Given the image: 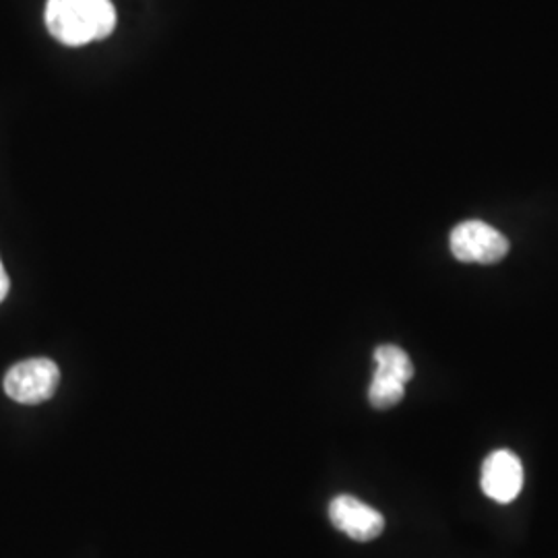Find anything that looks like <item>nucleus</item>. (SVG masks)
Returning <instances> with one entry per match:
<instances>
[{
	"mask_svg": "<svg viewBox=\"0 0 558 558\" xmlns=\"http://www.w3.org/2000/svg\"><path fill=\"white\" fill-rule=\"evenodd\" d=\"M46 27L64 46H85L114 32L117 9L110 0H48Z\"/></svg>",
	"mask_w": 558,
	"mask_h": 558,
	"instance_id": "obj_1",
	"label": "nucleus"
},
{
	"mask_svg": "<svg viewBox=\"0 0 558 558\" xmlns=\"http://www.w3.org/2000/svg\"><path fill=\"white\" fill-rule=\"evenodd\" d=\"M59 383V366L52 360H23L4 375V393L17 403L38 405L57 393Z\"/></svg>",
	"mask_w": 558,
	"mask_h": 558,
	"instance_id": "obj_2",
	"label": "nucleus"
},
{
	"mask_svg": "<svg viewBox=\"0 0 558 558\" xmlns=\"http://www.w3.org/2000/svg\"><path fill=\"white\" fill-rule=\"evenodd\" d=\"M449 246L456 259L480 265L499 263L509 253V240L497 228L478 220L463 221L456 226Z\"/></svg>",
	"mask_w": 558,
	"mask_h": 558,
	"instance_id": "obj_3",
	"label": "nucleus"
},
{
	"mask_svg": "<svg viewBox=\"0 0 558 558\" xmlns=\"http://www.w3.org/2000/svg\"><path fill=\"white\" fill-rule=\"evenodd\" d=\"M329 519L339 532L356 542L379 538L385 530V518L379 511L350 495H339L331 500Z\"/></svg>",
	"mask_w": 558,
	"mask_h": 558,
	"instance_id": "obj_4",
	"label": "nucleus"
},
{
	"mask_svg": "<svg viewBox=\"0 0 558 558\" xmlns=\"http://www.w3.org/2000/svg\"><path fill=\"white\" fill-rule=\"evenodd\" d=\"M523 488V465L513 451L490 453L482 465V490L488 499L511 502Z\"/></svg>",
	"mask_w": 558,
	"mask_h": 558,
	"instance_id": "obj_5",
	"label": "nucleus"
},
{
	"mask_svg": "<svg viewBox=\"0 0 558 558\" xmlns=\"http://www.w3.org/2000/svg\"><path fill=\"white\" fill-rule=\"evenodd\" d=\"M375 362H377L375 375H379V377L396 379L403 385H408L414 377L412 360L398 345H391V343L379 345L375 350Z\"/></svg>",
	"mask_w": 558,
	"mask_h": 558,
	"instance_id": "obj_6",
	"label": "nucleus"
},
{
	"mask_svg": "<svg viewBox=\"0 0 558 558\" xmlns=\"http://www.w3.org/2000/svg\"><path fill=\"white\" fill-rule=\"evenodd\" d=\"M405 396V385L396 379H387L375 375L371 389H368V401L377 410H389L398 405L399 401Z\"/></svg>",
	"mask_w": 558,
	"mask_h": 558,
	"instance_id": "obj_7",
	"label": "nucleus"
},
{
	"mask_svg": "<svg viewBox=\"0 0 558 558\" xmlns=\"http://www.w3.org/2000/svg\"><path fill=\"white\" fill-rule=\"evenodd\" d=\"M9 290H11V279H9V276H7V269H4L2 259H0V302L7 299Z\"/></svg>",
	"mask_w": 558,
	"mask_h": 558,
	"instance_id": "obj_8",
	"label": "nucleus"
}]
</instances>
